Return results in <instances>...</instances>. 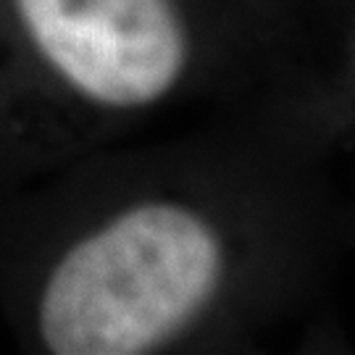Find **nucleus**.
<instances>
[{
  "instance_id": "nucleus-1",
  "label": "nucleus",
  "mask_w": 355,
  "mask_h": 355,
  "mask_svg": "<svg viewBox=\"0 0 355 355\" xmlns=\"http://www.w3.org/2000/svg\"><path fill=\"white\" fill-rule=\"evenodd\" d=\"M227 242L200 211L135 203L69 245L37 297V337L53 355H142L211 308Z\"/></svg>"
},
{
  "instance_id": "nucleus-2",
  "label": "nucleus",
  "mask_w": 355,
  "mask_h": 355,
  "mask_svg": "<svg viewBox=\"0 0 355 355\" xmlns=\"http://www.w3.org/2000/svg\"><path fill=\"white\" fill-rule=\"evenodd\" d=\"M32 48L82 101L140 111L168 98L192 58L177 0H11Z\"/></svg>"
}]
</instances>
